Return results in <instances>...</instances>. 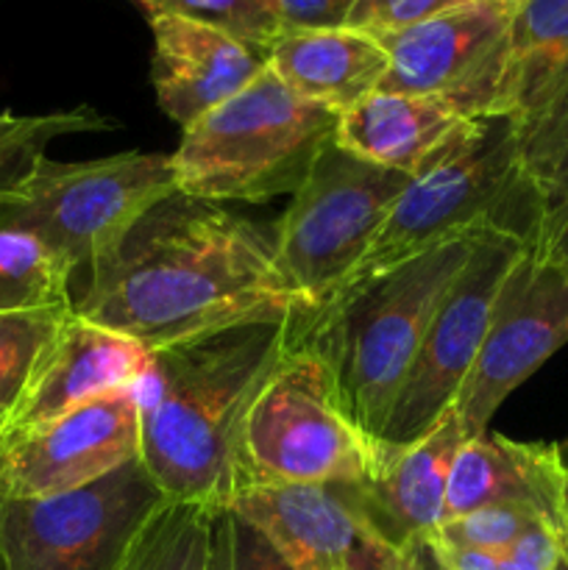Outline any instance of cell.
<instances>
[{"instance_id":"d6a6232c","label":"cell","mask_w":568,"mask_h":570,"mask_svg":"<svg viewBox=\"0 0 568 570\" xmlns=\"http://www.w3.org/2000/svg\"><path fill=\"white\" fill-rule=\"evenodd\" d=\"M540 237L551 245V250H555L562 259V265L568 267V209H562L560 215H555L549 223H543Z\"/></svg>"},{"instance_id":"9c48e42d","label":"cell","mask_w":568,"mask_h":570,"mask_svg":"<svg viewBox=\"0 0 568 570\" xmlns=\"http://www.w3.org/2000/svg\"><path fill=\"white\" fill-rule=\"evenodd\" d=\"M167 495L143 460L53 495L0 504L6 570H123L145 523Z\"/></svg>"},{"instance_id":"4fadbf2b","label":"cell","mask_w":568,"mask_h":570,"mask_svg":"<svg viewBox=\"0 0 568 570\" xmlns=\"http://www.w3.org/2000/svg\"><path fill=\"white\" fill-rule=\"evenodd\" d=\"M139 460V401L115 390L11 440L0 490L11 499L53 495Z\"/></svg>"},{"instance_id":"30bf717a","label":"cell","mask_w":568,"mask_h":570,"mask_svg":"<svg viewBox=\"0 0 568 570\" xmlns=\"http://www.w3.org/2000/svg\"><path fill=\"white\" fill-rule=\"evenodd\" d=\"M527 243V237L499 226L479 232L471 256L451 282L423 334L376 445L404 449L418 443L454 406L482 348L501 284Z\"/></svg>"},{"instance_id":"2e32d148","label":"cell","mask_w":568,"mask_h":570,"mask_svg":"<svg viewBox=\"0 0 568 570\" xmlns=\"http://www.w3.org/2000/svg\"><path fill=\"white\" fill-rule=\"evenodd\" d=\"M488 507L529 512L568 540V471L557 443H518L490 429L468 438L451 468L445 521Z\"/></svg>"},{"instance_id":"3957f363","label":"cell","mask_w":568,"mask_h":570,"mask_svg":"<svg viewBox=\"0 0 568 570\" xmlns=\"http://www.w3.org/2000/svg\"><path fill=\"white\" fill-rule=\"evenodd\" d=\"M482 228L432 245L345 293L306 323L301 340L326 367L343 415L371 443L382 438L423 334Z\"/></svg>"},{"instance_id":"f546056e","label":"cell","mask_w":568,"mask_h":570,"mask_svg":"<svg viewBox=\"0 0 568 570\" xmlns=\"http://www.w3.org/2000/svg\"><path fill=\"white\" fill-rule=\"evenodd\" d=\"M466 3H473V0H356L349 28L382 37V33L404 31Z\"/></svg>"},{"instance_id":"f1b7e54d","label":"cell","mask_w":568,"mask_h":570,"mask_svg":"<svg viewBox=\"0 0 568 570\" xmlns=\"http://www.w3.org/2000/svg\"><path fill=\"white\" fill-rule=\"evenodd\" d=\"M535 515L523 510H512V507H488V510L468 512V515L449 518L438 527V532L429 540L449 546H468V549H484V551H505L507 546L516 543L521 534L538 527ZM557 532V529H555Z\"/></svg>"},{"instance_id":"f35d334b","label":"cell","mask_w":568,"mask_h":570,"mask_svg":"<svg viewBox=\"0 0 568 570\" xmlns=\"http://www.w3.org/2000/svg\"><path fill=\"white\" fill-rule=\"evenodd\" d=\"M566 568H568V540H566Z\"/></svg>"},{"instance_id":"277c9868","label":"cell","mask_w":568,"mask_h":570,"mask_svg":"<svg viewBox=\"0 0 568 570\" xmlns=\"http://www.w3.org/2000/svg\"><path fill=\"white\" fill-rule=\"evenodd\" d=\"M482 226L507 228L527 239L543 228V209L518 159L516 115L477 117L443 154L410 178L337 298L432 245Z\"/></svg>"},{"instance_id":"e575fe53","label":"cell","mask_w":568,"mask_h":570,"mask_svg":"<svg viewBox=\"0 0 568 570\" xmlns=\"http://www.w3.org/2000/svg\"><path fill=\"white\" fill-rule=\"evenodd\" d=\"M415 562H418V570H440L438 562H434L432 554H429L427 546H421V549L415 551ZM562 570H568V568H562Z\"/></svg>"},{"instance_id":"83f0119b","label":"cell","mask_w":568,"mask_h":570,"mask_svg":"<svg viewBox=\"0 0 568 570\" xmlns=\"http://www.w3.org/2000/svg\"><path fill=\"white\" fill-rule=\"evenodd\" d=\"M206 570H295L276 543L237 507H217L209 515Z\"/></svg>"},{"instance_id":"603a6c76","label":"cell","mask_w":568,"mask_h":570,"mask_svg":"<svg viewBox=\"0 0 568 570\" xmlns=\"http://www.w3.org/2000/svg\"><path fill=\"white\" fill-rule=\"evenodd\" d=\"M72 271L37 237L0 228V315L72 306Z\"/></svg>"},{"instance_id":"5b68a950","label":"cell","mask_w":568,"mask_h":570,"mask_svg":"<svg viewBox=\"0 0 568 570\" xmlns=\"http://www.w3.org/2000/svg\"><path fill=\"white\" fill-rule=\"evenodd\" d=\"M337 111L301 98L271 67L184 128L173 156L178 193L223 204L293 195L329 142Z\"/></svg>"},{"instance_id":"4316f807","label":"cell","mask_w":568,"mask_h":570,"mask_svg":"<svg viewBox=\"0 0 568 570\" xmlns=\"http://www.w3.org/2000/svg\"><path fill=\"white\" fill-rule=\"evenodd\" d=\"M148 14H176L217 28L251 48L271 50L284 33L273 0H137Z\"/></svg>"},{"instance_id":"6da1fadb","label":"cell","mask_w":568,"mask_h":570,"mask_svg":"<svg viewBox=\"0 0 568 570\" xmlns=\"http://www.w3.org/2000/svg\"><path fill=\"white\" fill-rule=\"evenodd\" d=\"M76 315L148 351L251 323H301L312 309L273 237L221 204L176 193L139 217L89 271Z\"/></svg>"},{"instance_id":"7c38bea8","label":"cell","mask_w":568,"mask_h":570,"mask_svg":"<svg viewBox=\"0 0 568 570\" xmlns=\"http://www.w3.org/2000/svg\"><path fill=\"white\" fill-rule=\"evenodd\" d=\"M512 14L496 0H473L404 31L382 33L376 39L390 67L379 89L443 100L466 117L505 115Z\"/></svg>"},{"instance_id":"484cf974","label":"cell","mask_w":568,"mask_h":570,"mask_svg":"<svg viewBox=\"0 0 568 570\" xmlns=\"http://www.w3.org/2000/svg\"><path fill=\"white\" fill-rule=\"evenodd\" d=\"M115 122L98 115L92 106H78L50 115H9L0 111V184L26 170L31 159H37L53 139L70 134L109 131Z\"/></svg>"},{"instance_id":"8d00e7d4","label":"cell","mask_w":568,"mask_h":570,"mask_svg":"<svg viewBox=\"0 0 568 570\" xmlns=\"http://www.w3.org/2000/svg\"><path fill=\"white\" fill-rule=\"evenodd\" d=\"M557 449H560V460H562V465H566V471H568V438L562 440V443L557 445Z\"/></svg>"},{"instance_id":"7a4b0ae2","label":"cell","mask_w":568,"mask_h":570,"mask_svg":"<svg viewBox=\"0 0 568 570\" xmlns=\"http://www.w3.org/2000/svg\"><path fill=\"white\" fill-rule=\"evenodd\" d=\"M301 340V323H251L150 351L139 460L178 504L217 510L239 493V440L259 390Z\"/></svg>"},{"instance_id":"ffe728a7","label":"cell","mask_w":568,"mask_h":570,"mask_svg":"<svg viewBox=\"0 0 568 570\" xmlns=\"http://www.w3.org/2000/svg\"><path fill=\"white\" fill-rule=\"evenodd\" d=\"M267 67L301 98L343 115L382 87L390 59L376 37L345 26L282 33Z\"/></svg>"},{"instance_id":"ac0fdd59","label":"cell","mask_w":568,"mask_h":570,"mask_svg":"<svg viewBox=\"0 0 568 570\" xmlns=\"http://www.w3.org/2000/svg\"><path fill=\"white\" fill-rule=\"evenodd\" d=\"M150 365V351L70 312L39 365L31 387L9 415L11 440L33 432L89 401L134 387Z\"/></svg>"},{"instance_id":"d590c367","label":"cell","mask_w":568,"mask_h":570,"mask_svg":"<svg viewBox=\"0 0 568 570\" xmlns=\"http://www.w3.org/2000/svg\"><path fill=\"white\" fill-rule=\"evenodd\" d=\"M496 3H501L505 9H510V11H518L523 3H527V0H496Z\"/></svg>"},{"instance_id":"9a60e30c","label":"cell","mask_w":568,"mask_h":570,"mask_svg":"<svg viewBox=\"0 0 568 570\" xmlns=\"http://www.w3.org/2000/svg\"><path fill=\"white\" fill-rule=\"evenodd\" d=\"M466 443L454 406L438 426L404 449L373 443V462L360 484H334L368 527L393 549L415 554L445 521L454 456Z\"/></svg>"},{"instance_id":"d4e9b609","label":"cell","mask_w":568,"mask_h":570,"mask_svg":"<svg viewBox=\"0 0 568 570\" xmlns=\"http://www.w3.org/2000/svg\"><path fill=\"white\" fill-rule=\"evenodd\" d=\"M72 306L0 315V412H14Z\"/></svg>"},{"instance_id":"44dd1931","label":"cell","mask_w":568,"mask_h":570,"mask_svg":"<svg viewBox=\"0 0 568 570\" xmlns=\"http://www.w3.org/2000/svg\"><path fill=\"white\" fill-rule=\"evenodd\" d=\"M568 72V0H527L512 14L505 115L521 117Z\"/></svg>"},{"instance_id":"4dcf8cb0","label":"cell","mask_w":568,"mask_h":570,"mask_svg":"<svg viewBox=\"0 0 568 570\" xmlns=\"http://www.w3.org/2000/svg\"><path fill=\"white\" fill-rule=\"evenodd\" d=\"M566 568V534L555 532L546 523L529 529L527 534L499 551V570H562Z\"/></svg>"},{"instance_id":"d6986e66","label":"cell","mask_w":568,"mask_h":570,"mask_svg":"<svg viewBox=\"0 0 568 570\" xmlns=\"http://www.w3.org/2000/svg\"><path fill=\"white\" fill-rule=\"evenodd\" d=\"M477 117L418 95L376 89L337 117L334 142L371 165L418 176Z\"/></svg>"},{"instance_id":"e0dca14e","label":"cell","mask_w":568,"mask_h":570,"mask_svg":"<svg viewBox=\"0 0 568 570\" xmlns=\"http://www.w3.org/2000/svg\"><path fill=\"white\" fill-rule=\"evenodd\" d=\"M154 33L150 83L161 111L189 128L226 104L267 67V53L217 28L176 14H148Z\"/></svg>"},{"instance_id":"ba28073f","label":"cell","mask_w":568,"mask_h":570,"mask_svg":"<svg viewBox=\"0 0 568 570\" xmlns=\"http://www.w3.org/2000/svg\"><path fill=\"white\" fill-rule=\"evenodd\" d=\"M407 184L404 173L371 165L337 142L312 161L273 234L284 273L310 304V321L343 293Z\"/></svg>"},{"instance_id":"8fae6325","label":"cell","mask_w":568,"mask_h":570,"mask_svg":"<svg viewBox=\"0 0 568 570\" xmlns=\"http://www.w3.org/2000/svg\"><path fill=\"white\" fill-rule=\"evenodd\" d=\"M562 345H568V267L538 234L507 273L482 348L454 401L466 440L488 432L501 404Z\"/></svg>"},{"instance_id":"5bb4252c","label":"cell","mask_w":568,"mask_h":570,"mask_svg":"<svg viewBox=\"0 0 568 570\" xmlns=\"http://www.w3.org/2000/svg\"><path fill=\"white\" fill-rule=\"evenodd\" d=\"M232 507L265 529L295 570H418L415 554L379 538L340 488H251Z\"/></svg>"},{"instance_id":"52a82bcc","label":"cell","mask_w":568,"mask_h":570,"mask_svg":"<svg viewBox=\"0 0 568 570\" xmlns=\"http://www.w3.org/2000/svg\"><path fill=\"white\" fill-rule=\"evenodd\" d=\"M371 462L373 443L343 415L326 367L298 340L245 417L237 499L273 484H360Z\"/></svg>"},{"instance_id":"1f68e13d","label":"cell","mask_w":568,"mask_h":570,"mask_svg":"<svg viewBox=\"0 0 568 570\" xmlns=\"http://www.w3.org/2000/svg\"><path fill=\"white\" fill-rule=\"evenodd\" d=\"M282 17L284 33L345 28L356 0H273Z\"/></svg>"},{"instance_id":"cb8c5ba5","label":"cell","mask_w":568,"mask_h":570,"mask_svg":"<svg viewBox=\"0 0 568 570\" xmlns=\"http://www.w3.org/2000/svg\"><path fill=\"white\" fill-rule=\"evenodd\" d=\"M209 507L167 501L139 532L123 570H206Z\"/></svg>"},{"instance_id":"7402d4cb","label":"cell","mask_w":568,"mask_h":570,"mask_svg":"<svg viewBox=\"0 0 568 570\" xmlns=\"http://www.w3.org/2000/svg\"><path fill=\"white\" fill-rule=\"evenodd\" d=\"M518 120V159L543 223L568 209V72Z\"/></svg>"},{"instance_id":"74e56055","label":"cell","mask_w":568,"mask_h":570,"mask_svg":"<svg viewBox=\"0 0 568 570\" xmlns=\"http://www.w3.org/2000/svg\"><path fill=\"white\" fill-rule=\"evenodd\" d=\"M3 499H6V493H3V490H0V504H3ZM0 570H6V566H3V551H0Z\"/></svg>"},{"instance_id":"836d02e7","label":"cell","mask_w":568,"mask_h":570,"mask_svg":"<svg viewBox=\"0 0 568 570\" xmlns=\"http://www.w3.org/2000/svg\"><path fill=\"white\" fill-rule=\"evenodd\" d=\"M11 449V429H9V412H0V476H3L6 460H9Z\"/></svg>"},{"instance_id":"8992f818","label":"cell","mask_w":568,"mask_h":570,"mask_svg":"<svg viewBox=\"0 0 568 570\" xmlns=\"http://www.w3.org/2000/svg\"><path fill=\"white\" fill-rule=\"evenodd\" d=\"M178 193L170 154L53 161L45 154L0 184V228L48 245L72 273L92 271L145 212Z\"/></svg>"}]
</instances>
